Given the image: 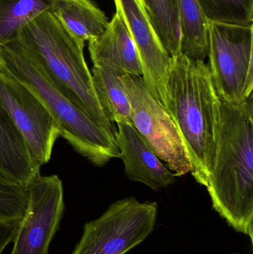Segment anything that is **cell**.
<instances>
[{"label":"cell","mask_w":253,"mask_h":254,"mask_svg":"<svg viewBox=\"0 0 253 254\" xmlns=\"http://www.w3.org/2000/svg\"><path fill=\"white\" fill-rule=\"evenodd\" d=\"M0 69L30 89L46 106L73 149L97 167L120 158L112 134L67 99L17 40L0 46Z\"/></svg>","instance_id":"obj_4"},{"label":"cell","mask_w":253,"mask_h":254,"mask_svg":"<svg viewBox=\"0 0 253 254\" xmlns=\"http://www.w3.org/2000/svg\"><path fill=\"white\" fill-rule=\"evenodd\" d=\"M0 107L23 137L40 167L50 161L60 129L46 106L14 77L0 69Z\"/></svg>","instance_id":"obj_8"},{"label":"cell","mask_w":253,"mask_h":254,"mask_svg":"<svg viewBox=\"0 0 253 254\" xmlns=\"http://www.w3.org/2000/svg\"><path fill=\"white\" fill-rule=\"evenodd\" d=\"M166 86L169 114L188 151L192 175L206 188L216 154L221 104L207 64L183 53L171 57Z\"/></svg>","instance_id":"obj_2"},{"label":"cell","mask_w":253,"mask_h":254,"mask_svg":"<svg viewBox=\"0 0 253 254\" xmlns=\"http://www.w3.org/2000/svg\"><path fill=\"white\" fill-rule=\"evenodd\" d=\"M149 15L171 57L181 54L177 0H144Z\"/></svg>","instance_id":"obj_18"},{"label":"cell","mask_w":253,"mask_h":254,"mask_svg":"<svg viewBox=\"0 0 253 254\" xmlns=\"http://www.w3.org/2000/svg\"><path fill=\"white\" fill-rule=\"evenodd\" d=\"M114 2L121 9L136 46L145 87L169 114L166 83L171 56L157 34L145 2L144 0H114Z\"/></svg>","instance_id":"obj_10"},{"label":"cell","mask_w":253,"mask_h":254,"mask_svg":"<svg viewBox=\"0 0 253 254\" xmlns=\"http://www.w3.org/2000/svg\"><path fill=\"white\" fill-rule=\"evenodd\" d=\"M235 254V253H233V254Z\"/></svg>","instance_id":"obj_21"},{"label":"cell","mask_w":253,"mask_h":254,"mask_svg":"<svg viewBox=\"0 0 253 254\" xmlns=\"http://www.w3.org/2000/svg\"><path fill=\"white\" fill-rule=\"evenodd\" d=\"M116 125V142L128 179L144 184L155 191L174 184V173L160 161L133 125Z\"/></svg>","instance_id":"obj_11"},{"label":"cell","mask_w":253,"mask_h":254,"mask_svg":"<svg viewBox=\"0 0 253 254\" xmlns=\"http://www.w3.org/2000/svg\"><path fill=\"white\" fill-rule=\"evenodd\" d=\"M0 169L13 180L28 188L40 175L23 137L0 107Z\"/></svg>","instance_id":"obj_13"},{"label":"cell","mask_w":253,"mask_h":254,"mask_svg":"<svg viewBox=\"0 0 253 254\" xmlns=\"http://www.w3.org/2000/svg\"><path fill=\"white\" fill-rule=\"evenodd\" d=\"M28 208L10 254H49L64 210L63 188L56 175H39L28 186Z\"/></svg>","instance_id":"obj_9"},{"label":"cell","mask_w":253,"mask_h":254,"mask_svg":"<svg viewBox=\"0 0 253 254\" xmlns=\"http://www.w3.org/2000/svg\"><path fill=\"white\" fill-rule=\"evenodd\" d=\"M132 108V122L141 137L175 177L191 173L182 137L169 114L150 95L142 77L121 75Z\"/></svg>","instance_id":"obj_7"},{"label":"cell","mask_w":253,"mask_h":254,"mask_svg":"<svg viewBox=\"0 0 253 254\" xmlns=\"http://www.w3.org/2000/svg\"><path fill=\"white\" fill-rule=\"evenodd\" d=\"M115 4V13L103 33L88 42L93 66L108 68L120 75L142 77L141 61L121 9Z\"/></svg>","instance_id":"obj_12"},{"label":"cell","mask_w":253,"mask_h":254,"mask_svg":"<svg viewBox=\"0 0 253 254\" xmlns=\"http://www.w3.org/2000/svg\"><path fill=\"white\" fill-rule=\"evenodd\" d=\"M57 0H0V46L16 40L33 19L51 11Z\"/></svg>","instance_id":"obj_17"},{"label":"cell","mask_w":253,"mask_h":254,"mask_svg":"<svg viewBox=\"0 0 253 254\" xmlns=\"http://www.w3.org/2000/svg\"><path fill=\"white\" fill-rule=\"evenodd\" d=\"M158 207L135 197L114 201L98 219L86 223L71 254H125L154 231Z\"/></svg>","instance_id":"obj_6"},{"label":"cell","mask_w":253,"mask_h":254,"mask_svg":"<svg viewBox=\"0 0 253 254\" xmlns=\"http://www.w3.org/2000/svg\"><path fill=\"white\" fill-rule=\"evenodd\" d=\"M51 12L83 44L100 37L109 22L93 0H57Z\"/></svg>","instance_id":"obj_14"},{"label":"cell","mask_w":253,"mask_h":254,"mask_svg":"<svg viewBox=\"0 0 253 254\" xmlns=\"http://www.w3.org/2000/svg\"><path fill=\"white\" fill-rule=\"evenodd\" d=\"M181 53L196 61L207 57V20L198 0H177Z\"/></svg>","instance_id":"obj_16"},{"label":"cell","mask_w":253,"mask_h":254,"mask_svg":"<svg viewBox=\"0 0 253 254\" xmlns=\"http://www.w3.org/2000/svg\"><path fill=\"white\" fill-rule=\"evenodd\" d=\"M214 210L253 237V101L221 104L216 154L206 187Z\"/></svg>","instance_id":"obj_1"},{"label":"cell","mask_w":253,"mask_h":254,"mask_svg":"<svg viewBox=\"0 0 253 254\" xmlns=\"http://www.w3.org/2000/svg\"><path fill=\"white\" fill-rule=\"evenodd\" d=\"M16 40L67 99L115 137L117 127L101 107L94 86L85 44L73 37L51 11L27 24Z\"/></svg>","instance_id":"obj_3"},{"label":"cell","mask_w":253,"mask_h":254,"mask_svg":"<svg viewBox=\"0 0 253 254\" xmlns=\"http://www.w3.org/2000/svg\"><path fill=\"white\" fill-rule=\"evenodd\" d=\"M206 20L234 25L253 23V0H198Z\"/></svg>","instance_id":"obj_19"},{"label":"cell","mask_w":253,"mask_h":254,"mask_svg":"<svg viewBox=\"0 0 253 254\" xmlns=\"http://www.w3.org/2000/svg\"><path fill=\"white\" fill-rule=\"evenodd\" d=\"M21 221L0 220V254L6 246L13 241Z\"/></svg>","instance_id":"obj_20"},{"label":"cell","mask_w":253,"mask_h":254,"mask_svg":"<svg viewBox=\"0 0 253 254\" xmlns=\"http://www.w3.org/2000/svg\"><path fill=\"white\" fill-rule=\"evenodd\" d=\"M92 74L98 100L110 120L132 124L130 101L121 75L98 66H93Z\"/></svg>","instance_id":"obj_15"},{"label":"cell","mask_w":253,"mask_h":254,"mask_svg":"<svg viewBox=\"0 0 253 254\" xmlns=\"http://www.w3.org/2000/svg\"><path fill=\"white\" fill-rule=\"evenodd\" d=\"M207 65L220 101L239 104L252 98L253 25L207 21Z\"/></svg>","instance_id":"obj_5"}]
</instances>
